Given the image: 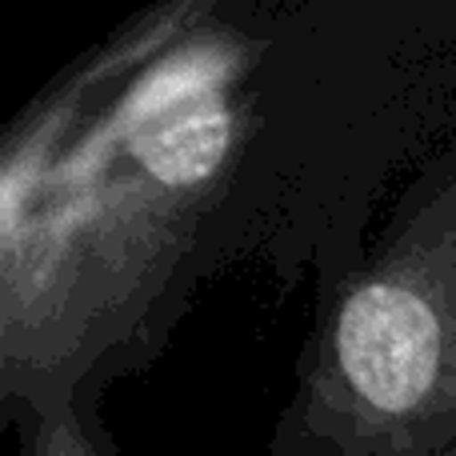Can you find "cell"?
Returning <instances> with one entry per match:
<instances>
[{
    "label": "cell",
    "mask_w": 456,
    "mask_h": 456,
    "mask_svg": "<svg viewBox=\"0 0 456 456\" xmlns=\"http://www.w3.org/2000/svg\"><path fill=\"white\" fill-rule=\"evenodd\" d=\"M281 456H456V181L332 308Z\"/></svg>",
    "instance_id": "cell-1"
},
{
    "label": "cell",
    "mask_w": 456,
    "mask_h": 456,
    "mask_svg": "<svg viewBox=\"0 0 456 456\" xmlns=\"http://www.w3.org/2000/svg\"><path fill=\"white\" fill-rule=\"evenodd\" d=\"M24 456H109L96 428L77 412L72 401H56L40 409V417L24 433Z\"/></svg>",
    "instance_id": "cell-2"
}]
</instances>
